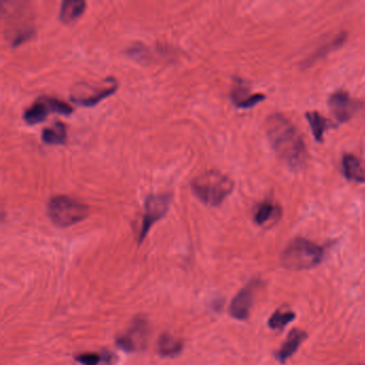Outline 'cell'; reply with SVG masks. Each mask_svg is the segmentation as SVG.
Listing matches in <instances>:
<instances>
[{
  "instance_id": "15",
  "label": "cell",
  "mask_w": 365,
  "mask_h": 365,
  "mask_svg": "<svg viewBox=\"0 0 365 365\" xmlns=\"http://www.w3.org/2000/svg\"><path fill=\"white\" fill-rule=\"evenodd\" d=\"M280 209L278 205L270 201H265L257 207L254 221L258 225H265L271 221H276L280 217Z\"/></svg>"
},
{
  "instance_id": "21",
  "label": "cell",
  "mask_w": 365,
  "mask_h": 365,
  "mask_svg": "<svg viewBox=\"0 0 365 365\" xmlns=\"http://www.w3.org/2000/svg\"><path fill=\"white\" fill-rule=\"evenodd\" d=\"M358 365H362V364H358Z\"/></svg>"
},
{
  "instance_id": "11",
  "label": "cell",
  "mask_w": 365,
  "mask_h": 365,
  "mask_svg": "<svg viewBox=\"0 0 365 365\" xmlns=\"http://www.w3.org/2000/svg\"><path fill=\"white\" fill-rule=\"evenodd\" d=\"M265 98L266 97L263 93H251L249 87L242 82L236 84L232 91V101L240 109H249V107H254L257 103L265 100Z\"/></svg>"
},
{
  "instance_id": "4",
  "label": "cell",
  "mask_w": 365,
  "mask_h": 365,
  "mask_svg": "<svg viewBox=\"0 0 365 365\" xmlns=\"http://www.w3.org/2000/svg\"><path fill=\"white\" fill-rule=\"evenodd\" d=\"M47 213L55 225L68 228L87 218L89 208L69 196L55 195L47 203Z\"/></svg>"
},
{
  "instance_id": "14",
  "label": "cell",
  "mask_w": 365,
  "mask_h": 365,
  "mask_svg": "<svg viewBox=\"0 0 365 365\" xmlns=\"http://www.w3.org/2000/svg\"><path fill=\"white\" fill-rule=\"evenodd\" d=\"M68 133L65 124L56 120L51 126H46L42 131V140L49 145H63L67 142Z\"/></svg>"
},
{
  "instance_id": "9",
  "label": "cell",
  "mask_w": 365,
  "mask_h": 365,
  "mask_svg": "<svg viewBox=\"0 0 365 365\" xmlns=\"http://www.w3.org/2000/svg\"><path fill=\"white\" fill-rule=\"evenodd\" d=\"M148 327L146 320L137 318L128 331L117 339V345L126 351H136L144 349L147 341Z\"/></svg>"
},
{
  "instance_id": "17",
  "label": "cell",
  "mask_w": 365,
  "mask_h": 365,
  "mask_svg": "<svg viewBox=\"0 0 365 365\" xmlns=\"http://www.w3.org/2000/svg\"><path fill=\"white\" fill-rule=\"evenodd\" d=\"M182 346L180 340L175 339L170 334H163L157 342V351L163 357H173L180 353Z\"/></svg>"
},
{
  "instance_id": "2",
  "label": "cell",
  "mask_w": 365,
  "mask_h": 365,
  "mask_svg": "<svg viewBox=\"0 0 365 365\" xmlns=\"http://www.w3.org/2000/svg\"><path fill=\"white\" fill-rule=\"evenodd\" d=\"M191 188L206 205L219 206L232 193L234 181L219 170H207L192 180Z\"/></svg>"
},
{
  "instance_id": "1",
  "label": "cell",
  "mask_w": 365,
  "mask_h": 365,
  "mask_svg": "<svg viewBox=\"0 0 365 365\" xmlns=\"http://www.w3.org/2000/svg\"><path fill=\"white\" fill-rule=\"evenodd\" d=\"M266 132L276 155L288 166L299 168L307 162L305 140L289 119L278 113L270 115L266 120Z\"/></svg>"
},
{
  "instance_id": "7",
  "label": "cell",
  "mask_w": 365,
  "mask_h": 365,
  "mask_svg": "<svg viewBox=\"0 0 365 365\" xmlns=\"http://www.w3.org/2000/svg\"><path fill=\"white\" fill-rule=\"evenodd\" d=\"M118 88V82L114 78H107L103 85H80L76 88V91H73L71 95V100L78 104L85 105V107H92L97 104L98 102L102 99L109 97L113 92L116 91Z\"/></svg>"
},
{
  "instance_id": "6",
  "label": "cell",
  "mask_w": 365,
  "mask_h": 365,
  "mask_svg": "<svg viewBox=\"0 0 365 365\" xmlns=\"http://www.w3.org/2000/svg\"><path fill=\"white\" fill-rule=\"evenodd\" d=\"M170 203V194H153L146 199L143 224L140 232V243L145 239L151 226L164 217Z\"/></svg>"
},
{
  "instance_id": "10",
  "label": "cell",
  "mask_w": 365,
  "mask_h": 365,
  "mask_svg": "<svg viewBox=\"0 0 365 365\" xmlns=\"http://www.w3.org/2000/svg\"><path fill=\"white\" fill-rule=\"evenodd\" d=\"M256 287L257 283L253 280L247 287L240 290L237 296L232 299V303H230V312L234 318L245 320L249 317Z\"/></svg>"
},
{
  "instance_id": "19",
  "label": "cell",
  "mask_w": 365,
  "mask_h": 365,
  "mask_svg": "<svg viewBox=\"0 0 365 365\" xmlns=\"http://www.w3.org/2000/svg\"><path fill=\"white\" fill-rule=\"evenodd\" d=\"M295 313L276 311L269 320V327L274 330L283 329L290 322H293L295 320Z\"/></svg>"
},
{
  "instance_id": "20",
  "label": "cell",
  "mask_w": 365,
  "mask_h": 365,
  "mask_svg": "<svg viewBox=\"0 0 365 365\" xmlns=\"http://www.w3.org/2000/svg\"><path fill=\"white\" fill-rule=\"evenodd\" d=\"M76 360L82 365H98L101 361L104 360V357L102 358L99 353H86L76 355Z\"/></svg>"
},
{
  "instance_id": "8",
  "label": "cell",
  "mask_w": 365,
  "mask_h": 365,
  "mask_svg": "<svg viewBox=\"0 0 365 365\" xmlns=\"http://www.w3.org/2000/svg\"><path fill=\"white\" fill-rule=\"evenodd\" d=\"M329 107L336 120L345 122L353 118V115L362 107V103L353 99L349 92L339 90L330 97Z\"/></svg>"
},
{
  "instance_id": "16",
  "label": "cell",
  "mask_w": 365,
  "mask_h": 365,
  "mask_svg": "<svg viewBox=\"0 0 365 365\" xmlns=\"http://www.w3.org/2000/svg\"><path fill=\"white\" fill-rule=\"evenodd\" d=\"M85 8L84 0H63L59 13L60 20L65 23L73 22L84 13Z\"/></svg>"
},
{
  "instance_id": "18",
  "label": "cell",
  "mask_w": 365,
  "mask_h": 365,
  "mask_svg": "<svg viewBox=\"0 0 365 365\" xmlns=\"http://www.w3.org/2000/svg\"><path fill=\"white\" fill-rule=\"evenodd\" d=\"M307 118L311 128H312L315 140L317 142H322L324 131L328 128V121L317 111H309V113H307Z\"/></svg>"
},
{
  "instance_id": "3",
  "label": "cell",
  "mask_w": 365,
  "mask_h": 365,
  "mask_svg": "<svg viewBox=\"0 0 365 365\" xmlns=\"http://www.w3.org/2000/svg\"><path fill=\"white\" fill-rule=\"evenodd\" d=\"M324 250L315 242L296 238L288 243L282 254V264L289 270H307L322 263Z\"/></svg>"
},
{
  "instance_id": "5",
  "label": "cell",
  "mask_w": 365,
  "mask_h": 365,
  "mask_svg": "<svg viewBox=\"0 0 365 365\" xmlns=\"http://www.w3.org/2000/svg\"><path fill=\"white\" fill-rule=\"evenodd\" d=\"M51 111L63 115H70L73 111V107L58 98L41 96L30 107L25 109L23 118L27 124H40Z\"/></svg>"
},
{
  "instance_id": "13",
  "label": "cell",
  "mask_w": 365,
  "mask_h": 365,
  "mask_svg": "<svg viewBox=\"0 0 365 365\" xmlns=\"http://www.w3.org/2000/svg\"><path fill=\"white\" fill-rule=\"evenodd\" d=\"M343 172L351 181L365 182V165L355 155L347 153L343 157Z\"/></svg>"
},
{
  "instance_id": "12",
  "label": "cell",
  "mask_w": 365,
  "mask_h": 365,
  "mask_svg": "<svg viewBox=\"0 0 365 365\" xmlns=\"http://www.w3.org/2000/svg\"><path fill=\"white\" fill-rule=\"evenodd\" d=\"M307 338V333L302 330L293 329L288 334L287 340L282 345L280 351L276 353V358L282 363H285L288 359L298 351L299 346Z\"/></svg>"
}]
</instances>
